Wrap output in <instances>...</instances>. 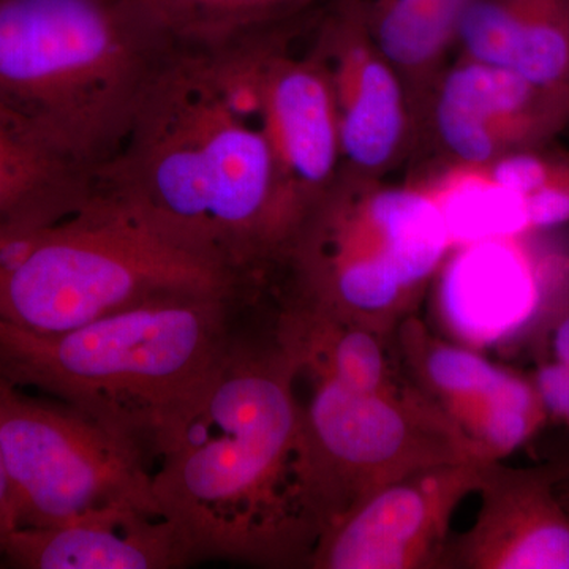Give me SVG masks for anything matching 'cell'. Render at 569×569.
<instances>
[{"label": "cell", "instance_id": "1", "mask_svg": "<svg viewBox=\"0 0 569 569\" xmlns=\"http://www.w3.org/2000/svg\"><path fill=\"white\" fill-rule=\"evenodd\" d=\"M271 32L173 48L121 151L97 171L164 234L252 282L279 247L263 89Z\"/></svg>", "mask_w": 569, "mask_h": 569}, {"label": "cell", "instance_id": "2", "mask_svg": "<svg viewBox=\"0 0 569 569\" xmlns=\"http://www.w3.org/2000/svg\"><path fill=\"white\" fill-rule=\"evenodd\" d=\"M299 378L276 318L264 335L238 329L157 438L153 498L194 560L307 567L317 537L299 482Z\"/></svg>", "mask_w": 569, "mask_h": 569}, {"label": "cell", "instance_id": "3", "mask_svg": "<svg viewBox=\"0 0 569 569\" xmlns=\"http://www.w3.org/2000/svg\"><path fill=\"white\" fill-rule=\"evenodd\" d=\"M171 51L141 0H0V114L71 170L97 173Z\"/></svg>", "mask_w": 569, "mask_h": 569}, {"label": "cell", "instance_id": "4", "mask_svg": "<svg viewBox=\"0 0 569 569\" xmlns=\"http://www.w3.org/2000/svg\"><path fill=\"white\" fill-rule=\"evenodd\" d=\"M257 295L170 296L56 335L0 321V378L58 397L149 463L163 427L203 387L238 332L239 310Z\"/></svg>", "mask_w": 569, "mask_h": 569}, {"label": "cell", "instance_id": "5", "mask_svg": "<svg viewBox=\"0 0 569 569\" xmlns=\"http://www.w3.org/2000/svg\"><path fill=\"white\" fill-rule=\"evenodd\" d=\"M254 287L179 244L93 173L63 211L0 224V321L56 335L179 295Z\"/></svg>", "mask_w": 569, "mask_h": 569}, {"label": "cell", "instance_id": "6", "mask_svg": "<svg viewBox=\"0 0 569 569\" xmlns=\"http://www.w3.org/2000/svg\"><path fill=\"white\" fill-rule=\"evenodd\" d=\"M451 249L421 182L391 186L340 170L277 250L266 280L279 305L392 337Z\"/></svg>", "mask_w": 569, "mask_h": 569}, {"label": "cell", "instance_id": "7", "mask_svg": "<svg viewBox=\"0 0 569 569\" xmlns=\"http://www.w3.org/2000/svg\"><path fill=\"white\" fill-rule=\"evenodd\" d=\"M309 378L312 395L302 406L299 482L317 542L367 498L408 475L482 460L418 387L378 395Z\"/></svg>", "mask_w": 569, "mask_h": 569}, {"label": "cell", "instance_id": "8", "mask_svg": "<svg viewBox=\"0 0 569 569\" xmlns=\"http://www.w3.org/2000/svg\"><path fill=\"white\" fill-rule=\"evenodd\" d=\"M0 447L18 529L107 509L160 515L140 449L77 408L22 395L2 378Z\"/></svg>", "mask_w": 569, "mask_h": 569}, {"label": "cell", "instance_id": "9", "mask_svg": "<svg viewBox=\"0 0 569 569\" xmlns=\"http://www.w3.org/2000/svg\"><path fill=\"white\" fill-rule=\"evenodd\" d=\"M529 236L452 247L433 277V317L447 339L473 350L537 335L569 283V258L541 254Z\"/></svg>", "mask_w": 569, "mask_h": 569}, {"label": "cell", "instance_id": "10", "mask_svg": "<svg viewBox=\"0 0 569 569\" xmlns=\"http://www.w3.org/2000/svg\"><path fill=\"white\" fill-rule=\"evenodd\" d=\"M569 126V89L552 88L459 56L427 99L419 133L448 164L478 167L556 140Z\"/></svg>", "mask_w": 569, "mask_h": 569}, {"label": "cell", "instance_id": "11", "mask_svg": "<svg viewBox=\"0 0 569 569\" xmlns=\"http://www.w3.org/2000/svg\"><path fill=\"white\" fill-rule=\"evenodd\" d=\"M485 462L441 463L378 490L325 531L307 568H443L451 520L477 493Z\"/></svg>", "mask_w": 569, "mask_h": 569}, {"label": "cell", "instance_id": "12", "mask_svg": "<svg viewBox=\"0 0 569 569\" xmlns=\"http://www.w3.org/2000/svg\"><path fill=\"white\" fill-rule=\"evenodd\" d=\"M309 48L331 91L342 170L383 179L417 141L402 78L348 0H328Z\"/></svg>", "mask_w": 569, "mask_h": 569}, {"label": "cell", "instance_id": "13", "mask_svg": "<svg viewBox=\"0 0 569 569\" xmlns=\"http://www.w3.org/2000/svg\"><path fill=\"white\" fill-rule=\"evenodd\" d=\"M310 14L274 29L264 54L263 89L276 159L279 247L342 170L335 104L323 70L309 47L302 54H296L291 47L309 24Z\"/></svg>", "mask_w": 569, "mask_h": 569}, {"label": "cell", "instance_id": "14", "mask_svg": "<svg viewBox=\"0 0 569 569\" xmlns=\"http://www.w3.org/2000/svg\"><path fill=\"white\" fill-rule=\"evenodd\" d=\"M569 468L485 462L473 526L451 538L443 568L569 569Z\"/></svg>", "mask_w": 569, "mask_h": 569}, {"label": "cell", "instance_id": "15", "mask_svg": "<svg viewBox=\"0 0 569 569\" xmlns=\"http://www.w3.org/2000/svg\"><path fill=\"white\" fill-rule=\"evenodd\" d=\"M0 561L21 569H170L197 560L163 516L107 509L61 526L20 527Z\"/></svg>", "mask_w": 569, "mask_h": 569}, {"label": "cell", "instance_id": "16", "mask_svg": "<svg viewBox=\"0 0 569 569\" xmlns=\"http://www.w3.org/2000/svg\"><path fill=\"white\" fill-rule=\"evenodd\" d=\"M455 48L463 58L569 89V0H471Z\"/></svg>", "mask_w": 569, "mask_h": 569}, {"label": "cell", "instance_id": "17", "mask_svg": "<svg viewBox=\"0 0 569 569\" xmlns=\"http://www.w3.org/2000/svg\"><path fill=\"white\" fill-rule=\"evenodd\" d=\"M406 84L417 134L471 0H348Z\"/></svg>", "mask_w": 569, "mask_h": 569}, {"label": "cell", "instance_id": "18", "mask_svg": "<svg viewBox=\"0 0 569 569\" xmlns=\"http://www.w3.org/2000/svg\"><path fill=\"white\" fill-rule=\"evenodd\" d=\"M395 339L408 378L451 421L492 400L518 376L515 370L493 365L481 351L436 335L417 316L399 325Z\"/></svg>", "mask_w": 569, "mask_h": 569}, {"label": "cell", "instance_id": "19", "mask_svg": "<svg viewBox=\"0 0 569 569\" xmlns=\"http://www.w3.org/2000/svg\"><path fill=\"white\" fill-rule=\"evenodd\" d=\"M174 50H213L316 10L320 0H141Z\"/></svg>", "mask_w": 569, "mask_h": 569}, {"label": "cell", "instance_id": "20", "mask_svg": "<svg viewBox=\"0 0 569 569\" xmlns=\"http://www.w3.org/2000/svg\"><path fill=\"white\" fill-rule=\"evenodd\" d=\"M89 176L71 170L0 114V224L62 211Z\"/></svg>", "mask_w": 569, "mask_h": 569}, {"label": "cell", "instance_id": "21", "mask_svg": "<svg viewBox=\"0 0 569 569\" xmlns=\"http://www.w3.org/2000/svg\"><path fill=\"white\" fill-rule=\"evenodd\" d=\"M421 182L443 213L452 247L492 238L533 234L522 201L477 167L447 164Z\"/></svg>", "mask_w": 569, "mask_h": 569}, {"label": "cell", "instance_id": "22", "mask_svg": "<svg viewBox=\"0 0 569 569\" xmlns=\"http://www.w3.org/2000/svg\"><path fill=\"white\" fill-rule=\"evenodd\" d=\"M490 181L520 198L531 233L569 223V152L545 144L478 164Z\"/></svg>", "mask_w": 569, "mask_h": 569}, {"label": "cell", "instance_id": "23", "mask_svg": "<svg viewBox=\"0 0 569 569\" xmlns=\"http://www.w3.org/2000/svg\"><path fill=\"white\" fill-rule=\"evenodd\" d=\"M530 378L548 418L569 427V366L545 359Z\"/></svg>", "mask_w": 569, "mask_h": 569}, {"label": "cell", "instance_id": "24", "mask_svg": "<svg viewBox=\"0 0 569 569\" xmlns=\"http://www.w3.org/2000/svg\"><path fill=\"white\" fill-rule=\"evenodd\" d=\"M535 336L548 348V359L569 366V284L553 299Z\"/></svg>", "mask_w": 569, "mask_h": 569}, {"label": "cell", "instance_id": "25", "mask_svg": "<svg viewBox=\"0 0 569 569\" xmlns=\"http://www.w3.org/2000/svg\"><path fill=\"white\" fill-rule=\"evenodd\" d=\"M18 529L17 516H14L13 497L9 477H7L6 463H3L2 447H0V553L7 539Z\"/></svg>", "mask_w": 569, "mask_h": 569}]
</instances>
